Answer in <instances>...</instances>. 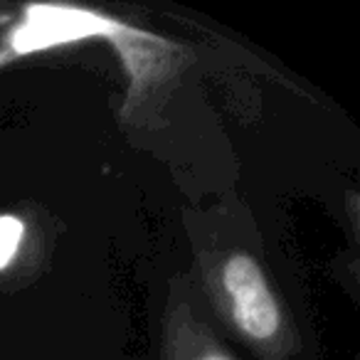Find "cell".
Listing matches in <instances>:
<instances>
[{
  "instance_id": "obj_1",
  "label": "cell",
  "mask_w": 360,
  "mask_h": 360,
  "mask_svg": "<svg viewBox=\"0 0 360 360\" xmlns=\"http://www.w3.org/2000/svg\"><path fill=\"white\" fill-rule=\"evenodd\" d=\"M202 299L222 328L247 345L257 360H294L299 333L269 271L240 245L198 250Z\"/></svg>"
},
{
  "instance_id": "obj_2",
  "label": "cell",
  "mask_w": 360,
  "mask_h": 360,
  "mask_svg": "<svg viewBox=\"0 0 360 360\" xmlns=\"http://www.w3.org/2000/svg\"><path fill=\"white\" fill-rule=\"evenodd\" d=\"M160 360H237L222 343L188 279L168 284L160 319Z\"/></svg>"
},
{
  "instance_id": "obj_3",
  "label": "cell",
  "mask_w": 360,
  "mask_h": 360,
  "mask_svg": "<svg viewBox=\"0 0 360 360\" xmlns=\"http://www.w3.org/2000/svg\"><path fill=\"white\" fill-rule=\"evenodd\" d=\"M27 237V222L20 215L6 212L0 215V271L11 269L25 247Z\"/></svg>"
},
{
  "instance_id": "obj_4",
  "label": "cell",
  "mask_w": 360,
  "mask_h": 360,
  "mask_svg": "<svg viewBox=\"0 0 360 360\" xmlns=\"http://www.w3.org/2000/svg\"><path fill=\"white\" fill-rule=\"evenodd\" d=\"M15 6H8V3H0V30H6L13 20H15Z\"/></svg>"
}]
</instances>
